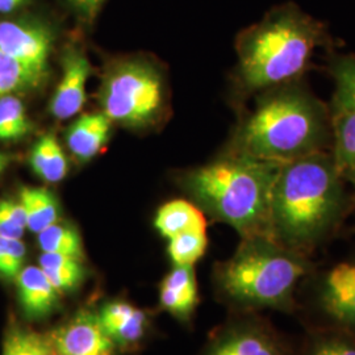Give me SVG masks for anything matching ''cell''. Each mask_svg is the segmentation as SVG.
I'll return each mask as SVG.
<instances>
[{
    "instance_id": "cell-28",
    "label": "cell",
    "mask_w": 355,
    "mask_h": 355,
    "mask_svg": "<svg viewBox=\"0 0 355 355\" xmlns=\"http://www.w3.org/2000/svg\"><path fill=\"white\" fill-rule=\"evenodd\" d=\"M26 229V212L21 204L11 199L0 200V237L21 240Z\"/></svg>"
},
{
    "instance_id": "cell-5",
    "label": "cell",
    "mask_w": 355,
    "mask_h": 355,
    "mask_svg": "<svg viewBox=\"0 0 355 355\" xmlns=\"http://www.w3.org/2000/svg\"><path fill=\"white\" fill-rule=\"evenodd\" d=\"M320 37L321 28L313 19L291 6L282 7L243 38V82L250 89H265L299 76Z\"/></svg>"
},
{
    "instance_id": "cell-22",
    "label": "cell",
    "mask_w": 355,
    "mask_h": 355,
    "mask_svg": "<svg viewBox=\"0 0 355 355\" xmlns=\"http://www.w3.org/2000/svg\"><path fill=\"white\" fill-rule=\"evenodd\" d=\"M1 355H57L46 334L12 324L4 337Z\"/></svg>"
},
{
    "instance_id": "cell-16",
    "label": "cell",
    "mask_w": 355,
    "mask_h": 355,
    "mask_svg": "<svg viewBox=\"0 0 355 355\" xmlns=\"http://www.w3.org/2000/svg\"><path fill=\"white\" fill-rule=\"evenodd\" d=\"M154 227L162 237L171 240L191 230H207L203 211L187 200H173L164 204L154 218Z\"/></svg>"
},
{
    "instance_id": "cell-25",
    "label": "cell",
    "mask_w": 355,
    "mask_h": 355,
    "mask_svg": "<svg viewBox=\"0 0 355 355\" xmlns=\"http://www.w3.org/2000/svg\"><path fill=\"white\" fill-rule=\"evenodd\" d=\"M334 164L340 173L355 168V112H340L337 119Z\"/></svg>"
},
{
    "instance_id": "cell-17",
    "label": "cell",
    "mask_w": 355,
    "mask_h": 355,
    "mask_svg": "<svg viewBox=\"0 0 355 355\" xmlns=\"http://www.w3.org/2000/svg\"><path fill=\"white\" fill-rule=\"evenodd\" d=\"M19 203L26 212V229L35 234L60 221L58 200L45 187L23 186L19 191Z\"/></svg>"
},
{
    "instance_id": "cell-19",
    "label": "cell",
    "mask_w": 355,
    "mask_h": 355,
    "mask_svg": "<svg viewBox=\"0 0 355 355\" xmlns=\"http://www.w3.org/2000/svg\"><path fill=\"white\" fill-rule=\"evenodd\" d=\"M85 261L62 254L42 253L38 259V266L44 271L51 284L61 292L76 290L86 278Z\"/></svg>"
},
{
    "instance_id": "cell-31",
    "label": "cell",
    "mask_w": 355,
    "mask_h": 355,
    "mask_svg": "<svg viewBox=\"0 0 355 355\" xmlns=\"http://www.w3.org/2000/svg\"><path fill=\"white\" fill-rule=\"evenodd\" d=\"M26 0H0V12H11L21 6Z\"/></svg>"
},
{
    "instance_id": "cell-24",
    "label": "cell",
    "mask_w": 355,
    "mask_h": 355,
    "mask_svg": "<svg viewBox=\"0 0 355 355\" xmlns=\"http://www.w3.org/2000/svg\"><path fill=\"white\" fill-rule=\"evenodd\" d=\"M207 230H191L168 240L167 253L174 266H193L207 250Z\"/></svg>"
},
{
    "instance_id": "cell-3",
    "label": "cell",
    "mask_w": 355,
    "mask_h": 355,
    "mask_svg": "<svg viewBox=\"0 0 355 355\" xmlns=\"http://www.w3.org/2000/svg\"><path fill=\"white\" fill-rule=\"evenodd\" d=\"M242 240L234 255L216 268L220 296L239 308L290 309L296 284L309 271L303 254L265 236Z\"/></svg>"
},
{
    "instance_id": "cell-29",
    "label": "cell",
    "mask_w": 355,
    "mask_h": 355,
    "mask_svg": "<svg viewBox=\"0 0 355 355\" xmlns=\"http://www.w3.org/2000/svg\"><path fill=\"white\" fill-rule=\"evenodd\" d=\"M305 355H355V341L345 334H324L312 341Z\"/></svg>"
},
{
    "instance_id": "cell-18",
    "label": "cell",
    "mask_w": 355,
    "mask_h": 355,
    "mask_svg": "<svg viewBox=\"0 0 355 355\" xmlns=\"http://www.w3.org/2000/svg\"><path fill=\"white\" fill-rule=\"evenodd\" d=\"M29 164L33 173L46 183H58L67 175L64 149L53 135H45L33 146Z\"/></svg>"
},
{
    "instance_id": "cell-9",
    "label": "cell",
    "mask_w": 355,
    "mask_h": 355,
    "mask_svg": "<svg viewBox=\"0 0 355 355\" xmlns=\"http://www.w3.org/2000/svg\"><path fill=\"white\" fill-rule=\"evenodd\" d=\"M204 355H287L279 338L261 322L243 321L221 330Z\"/></svg>"
},
{
    "instance_id": "cell-10",
    "label": "cell",
    "mask_w": 355,
    "mask_h": 355,
    "mask_svg": "<svg viewBox=\"0 0 355 355\" xmlns=\"http://www.w3.org/2000/svg\"><path fill=\"white\" fill-rule=\"evenodd\" d=\"M318 304L333 321L355 331V262H341L322 277Z\"/></svg>"
},
{
    "instance_id": "cell-33",
    "label": "cell",
    "mask_w": 355,
    "mask_h": 355,
    "mask_svg": "<svg viewBox=\"0 0 355 355\" xmlns=\"http://www.w3.org/2000/svg\"><path fill=\"white\" fill-rule=\"evenodd\" d=\"M346 175H347V178L350 179V182L354 184L355 187V168H352V170H347L346 171Z\"/></svg>"
},
{
    "instance_id": "cell-6",
    "label": "cell",
    "mask_w": 355,
    "mask_h": 355,
    "mask_svg": "<svg viewBox=\"0 0 355 355\" xmlns=\"http://www.w3.org/2000/svg\"><path fill=\"white\" fill-rule=\"evenodd\" d=\"M103 114L128 127H142L157 117L164 103L159 74L149 64L124 62L105 78L101 94Z\"/></svg>"
},
{
    "instance_id": "cell-14",
    "label": "cell",
    "mask_w": 355,
    "mask_h": 355,
    "mask_svg": "<svg viewBox=\"0 0 355 355\" xmlns=\"http://www.w3.org/2000/svg\"><path fill=\"white\" fill-rule=\"evenodd\" d=\"M159 303L173 316L189 320L199 303L193 266H174L159 287Z\"/></svg>"
},
{
    "instance_id": "cell-32",
    "label": "cell",
    "mask_w": 355,
    "mask_h": 355,
    "mask_svg": "<svg viewBox=\"0 0 355 355\" xmlns=\"http://www.w3.org/2000/svg\"><path fill=\"white\" fill-rule=\"evenodd\" d=\"M12 161V157L6 154V153L0 152V175L3 174V171L8 167V165L11 164Z\"/></svg>"
},
{
    "instance_id": "cell-23",
    "label": "cell",
    "mask_w": 355,
    "mask_h": 355,
    "mask_svg": "<svg viewBox=\"0 0 355 355\" xmlns=\"http://www.w3.org/2000/svg\"><path fill=\"white\" fill-rule=\"evenodd\" d=\"M32 130L26 107L15 95L0 99V141H17L24 139Z\"/></svg>"
},
{
    "instance_id": "cell-30",
    "label": "cell",
    "mask_w": 355,
    "mask_h": 355,
    "mask_svg": "<svg viewBox=\"0 0 355 355\" xmlns=\"http://www.w3.org/2000/svg\"><path fill=\"white\" fill-rule=\"evenodd\" d=\"M67 3L80 17L91 23L101 11L104 0H67Z\"/></svg>"
},
{
    "instance_id": "cell-4",
    "label": "cell",
    "mask_w": 355,
    "mask_h": 355,
    "mask_svg": "<svg viewBox=\"0 0 355 355\" xmlns=\"http://www.w3.org/2000/svg\"><path fill=\"white\" fill-rule=\"evenodd\" d=\"M327 135L325 114L309 95L284 89L254 112L240 135L242 154L287 164L316 154Z\"/></svg>"
},
{
    "instance_id": "cell-12",
    "label": "cell",
    "mask_w": 355,
    "mask_h": 355,
    "mask_svg": "<svg viewBox=\"0 0 355 355\" xmlns=\"http://www.w3.org/2000/svg\"><path fill=\"white\" fill-rule=\"evenodd\" d=\"M19 305L28 320H42L60 306L61 292L40 266H26L15 280Z\"/></svg>"
},
{
    "instance_id": "cell-15",
    "label": "cell",
    "mask_w": 355,
    "mask_h": 355,
    "mask_svg": "<svg viewBox=\"0 0 355 355\" xmlns=\"http://www.w3.org/2000/svg\"><path fill=\"white\" fill-rule=\"evenodd\" d=\"M112 121L104 114H83L69 127L66 132V142L80 162H87L110 140Z\"/></svg>"
},
{
    "instance_id": "cell-20",
    "label": "cell",
    "mask_w": 355,
    "mask_h": 355,
    "mask_svg": "<svg viewBox=\"0 0 355 355\" xmlns=\"http://www.w3.org/2000/svg\"><path fill=\"white\" fill-rule=\"evenodd\" d=\"M37 242L42 253L62 254L85 261V249L76 227L61 221L54 223L37 234Z\"/></svg>"
},
{
    "instance_id": "cell-27",
    "label": "cell",
    "mask_w": 355,
    "mask_h": 355,
    "mask_svg": "<svg viewBox=\"0 0 355 355\" xmlns=\"http://www.w3.org/2000/svg\"><path fill=\"white\" fill-rule=\"evenodd\" d=\"M26 248L24 242L0 237V279L12 283L24 268Z\"/></svg>"
},
{
    "instance_id": "cell-21",
    "label": "cell",
    "mask_w": 355,
    "mask_h": 355,
    "mask_svg": "<svg viewBox=\"0 0 355 355\" xmlns=\"http://www.w3.org/2000/svg\"><path fill=\"white\" fill-rule=\"evenodd\" d=\"M44 79L45 76L38 74L0 51V99L16 92L36 89Z\"/></svg>"
},
{
    "instance_id": "cell-1",
    "label": "cell",
    "mask_w": 355,
    "mask_h": 355,
    "mask_svg": "<svg viewBox=\"0 0 355 355\" xmlns=\"http://www.w3.org/2000/svg\"><path fill=\"white\" fill-rule=\"evenodd\" d=\"M340 174L318 153L283 164L271 195V239L299 254L324 240L343 212Z\"/></svg>"
},
{
    "instance_id": "cell-8",
    "label": "cell",
    "mask_w": 355,
    "mask_h": 355,
    "mask_svg": "<svg viewBox=\"0 0 355 355\" xmlns=\"http://www.w3.org/2000/svg\"><path fill=\"white\" fill-rule=\"evenodd\" d=\"M53 37L49 29L26 21L0 23V51L46 76Z\"/></svg>"
},
{
    "instance_id": "cell-7",
    "label": "cell",
    "mask_w": 355,
    "mask_h": 355,
    "mask_svg": "<svg viewBox=\"0 0 355 355\" xmlns=\"http://www.w3.org/2000/svg\"><path fill=\"white\" fill-rule=\"evenodd\" d=\"M46 336L57 355H114L117 350L99 315L89 309L78 311Z\"/></svg>"
},
{
    "instance_id": "cell-13",
    "label": "cell",
    "mask_w": 355,
    "mask_h": 355,
    "mask_svg": "<svg viewBox=\"0 0 355 355\" xmlns=\"http://www.w3.org/2000/svg\"><path fill=\"white\" fill-rule=\"evenodd\" d=\"M98 315L117 349H132L139 345L149 328L148 313L123 300L105 303Z\"/></svg>"
},
{
    "instance_id": "cell-2",
    "label": "cell",
    "mask_w": 355,
    "mask_h": 355,
    "mask_svg": "<svg viewBox=\"0 0 355 355\" xmlns=\"http://www.w3.org/2000/svg\"><path fill=\"white\" fill-rule=\"evenodd\" d=\"M280 167L240 153L191 171L184 189L202 211L233 227L242 239H271L270 204Z\"/></svg>"
},
{
    "instance_id": "cell-26",
    "label": "cell",
    "mask_w": 355,
    "mask_h": 355,
    "mask_svg": "<svg viewBox=\"0 0 355 355\" xmlns=\"http://www.w3.org/2000/svg\"><path fill=\"white\" fill-rule=\"evenodd\" d=\"M336 104L340 112H355V60L345 57L333 67Z\"/></svg>"
},
{
    "instance_id": "cell-11",
    "label": "cell",
    "mask_w": 355,
    "mask_h": 355,
    "mask_svg": "<svg viewBox=\"0 0 355 355\" xmlns=\"http://www.w3.org/2000/svg\"><path fill=\"white\" fill-rule=\"evenodd\" d=\"M62 78L51 98V114L60 120L79 114L86 103V83L91 64L85 54L67 51L64 55Z\"/></svg>"
}]
</instances>
